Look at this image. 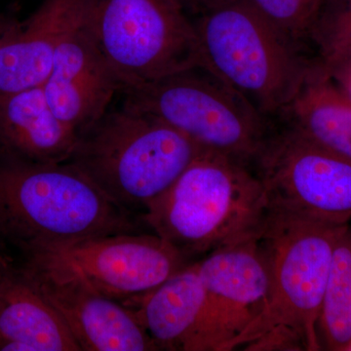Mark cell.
Masks as SVG:
<instances>
[{
    "instance_id": "1",
    "label": "cell",
    "mask_w": 351,
    "mask_h": 351,
    "mask_svg": "<svg viewBox=\"0 0 351 351\" xmlns=\"http://www.w3.org/2000/svg\"><path fill=\"white\" fill-rule=\"evenodd\" d=\"M348 226L269 207L258 235L269 270L267 301L232 350H322L321 306L335 246Z\"/></svg>"
},
{
    "instance_id": "2",
    "label": "cell",
    "mask_w": 351,
    "mask_h": 351,
    "mask_svg": "<svg viewBox=\"0 0 351 351\" xmlns=\"http://www.w3.org/2000/svg\"><path fill=\"white\" fill-rule=\"evenodd\" d=\"M142 219L115 205L75 166L0 161V255L141 232Z\"/></svg>"
},
{
    "instance_id": "3",
    "label": "cell",
    "mask_w": 351,
    "mask_h": 351,
    "mask_svg": "<svg viewBox=\"0 0 351 351\" xmlns=\"http://www.w3.org/2000/svg\"><path fill=\"white\" fill-rule=\"evenodd\" d=\"M269 211L262 181L251 166L203 151L142 221L186 262L257 237Z\"/></svg>"
},
{
    "instance_id": "4",
    "label": "cell",
    "mask_w": 351,
    "mask_h": 351,
    "mask_svg": "<svg viewBox=\"0 0 351 351\" xmlns=\"http://www.w3.org/2000/svg\"><path fill=\"white\" fill-rule=\"evenodd\" d=\"M203 151L162 120L122 105L77 136L68 162L115 205L142 219Z\"/></svg>"
},
{
    "instance_id": "5",
    "label": "cell",
    "mask_w": 351,
    "mask_h": 351,
    "mask_svg": "<svg viewBox=\"0 0 351 351\" xmlns=\"http://www.w3.org/2000/svg\"><path fill=\"white\" fill-rule=\"evenodd\" d=\"M191 23L202 66L269 119L294 101L316 62L249 0H221Z\"/></svg>"
},
{
    "instance_id": "6",
    "label": "cell",
    "mask_w": 351,
    "mask_h": 351,
    "mask_svg": "<svg viewBox=\"0 0 351 351\" xmlns=\"http://www.w3.org/2000/svg\"><path fill=\"white\" fill-rule=\"evenodd\" d=\"M123 106L147 113L193 142L255 167L274 124L202 64L122 92Z\"/></svg>"
},
{
    "instance_id": "7",
    "label": "cell",
    "mask_w": 351,
    "mask_h": 351,
    "mask_svg": "<svg viewBox=\"0 0 351 351\" xmlns=\"http://www.w3.org/2000/svg\"><path fill=\"white\" fill-rule=\"evenodd\" d=\"M82 17L121 92L203 64L193 23L172 0H82Z\"/></svg>"
},
{
    "instance_id": "8",
    "label": "cell",
    "mask_w": 351,
    "mask_h": 351,
    "mask_svg": "<svg viewBox=\"0 0 351 351\" xmlns=\"http://www.w3.org/2000/svg\"><path fill=\"white\" fill-rule=\"evenodd\" d=\"M12 260L71 279L124 306L189 265L154 232L94 237Z\"/></svg>"
},
{
    "instance_id": "9",
    "label": "cell",
    "mask_w": 351,
    "mask_h": 351,
    "mask_svg": "<svg viewBox=\"0 0 351 351\" xmlns=\"http://www.w3.org/2000/svg\"><path fill=\"white\" fill-rule=\"evenodd\" d=\"M269 207L337 226L351 223V162L283 125L255 164Z\"/></svg>"
},
{
    "instance_id": "10",
    "label": "cell",
    "mask_w": 351,
    "mask_h": 351,
    "mask_svg": "<svg viewBox=\"0 0 351 351\" xmlns=\"http://www.w3.org/2000/svg\"><path fill=\"white\" fill-rule=\"evenodd\" d=\"M258 235L196 262L205 304L189 351L232 350L235 339L262 313L269 270Z\"/></svg>"
},
{
    "instance_id": "11",
    "label": "cell",
    "mask_w": 351,
    "mask_h": 351,
    "mask_svg": "<svg viewBox=\"0 0 351 351\" xmlns=\"http://www.w3.org/2000/svg\"><path fill=\"white\" fill-rule=\"evenodd\" d=\"M43 90L54 114L77 136L110 110L113 97L121 91L83 23L82 11L58 46Z\"/></svg>"
},
{
    "instance_id": "12",
    "label": "cell",
    "mask_w": 351,
    "mask_h": 351,
    "mask_svg": "<svg viewBox=\"0 0 351 351\" xmlns=\"http://www.w3.org/2000/svg\"><path fill=\"white\" fill-rule=\"evenodd\" d=\"M14 262L56 309L80 350H158L129 307L97 294L71 279Z\"/></svg>"
},
{
    "instance_id": "13",
    "label": "cell",
    "mask_w": 351,
    "mask_h": 351,
    "mask_svg": "<svg viewBox=\"0 0 351 351\" xmlns=\"http://www.w3.org/2000/svg\"><path fill=\"white\" fill-rule=\"evenodd\" d=\"M82 5V0H43L27 22L0 40V95L43 86Z\"/></svg>"
},
{
    "instance_id": "14",
    "label": "cell",
    "mask_w": 351,
    "mask_h": 351,
    "mask_svg": "<svg viewBox=\"0 0 351 351\" xmlns=\"http://www.w3.org/2000/svg\"><path fill=\"white\" fill-rule=\"evenodd\" d=\"M0 350L82 351L36 284L3 255H0Z\"/></svg>"
},
{
    "instance_id": "15",
    "label": "cell",
    "mask_w": 351,
    "mask_h": 351,
    "mask_svg": "<svg viewBox=\"0 0 351 351\" xmlns=\"http://www.w3.org/2000/svg\"><path fill=\"white\" fill-rule=\"evenodd\" d=\"M77 140L51 110L43 87L0 95V161L66 162Z\"/></svg>"
},
{
    "instance_id": "16",
    "label": "cell",
    "mask_w": 351,
    "mask_h": 351,
    "mask_svg": "<svg viewBox=\"0 0 351 351\" xmlns=\"http://www.w3.org/2000/svg\"><path fill=\"white\" fill-rule=\"evenodd\" d=\"M205 304L197 263H191L149 293L126 304L158 350H191Z\"/></svg>"
},
{
    "instance_id": "17",
    "label": "cell",
    "mask_w": 351,
    "mask_h": 351,
    "mask_svg": "<svg viewBox=\"0 0 351 351\" xmlns=\"http://www.w3.org/2000/svg\"><path fill=\"white\" fill-rule=\"evenodd\" d=\"M278 117L283 125L351 162V101L318 62L294 101Z\"/></svg>"
},
{
    "instance_id": "18",
    "label": "cell",
    "mask_w": 351,
    "mask_h": 351,
    "mask_svg": "<svg viewBox=\"0 0 351 351\" xmlns=\"http://www.w3.org/2000/svg\"><path fill=\"white\" fill-rule=\"evenodd\" d=\"M318 332L322 350L346 351L351 343V223L339 237L321 306Z\"/></svg>"
},
{
    "instance_id": "19",
    "label": "cell",
    "mask_w": 351,
    "mask_h": 351,
    "mask_svg": "<svg viewBox=\"0 0 351 351\" xmlns=\"http://www.w3.org/2000/svg\"><path fill=\"white\" fill-rule=\"evenodd\" d=\"M326 0H249L300 49L311 48V36Z\"/></svg>"
},
{
    "instance_id": "20",
    "label": "cell",
    "mask_w": 351,
    "mask_h": 351,
    "mask_svg": "<svg viewBox=\"0 0 351 351\" xmlns=\"http://www.w3.org/2000/svg\"><path fill=\"white\" fill-rule=\"evenodd\" d=\"M350 46L351 0H326L311 36L314 56L326 63Z\"/></svg>"
},
{
    "instance_id": "21",
    "label": "cell",
    "mask_w": 351,
    "mask_h": 351,
    "mask_svg": "<svg viewBox=\"0 0 351 351\" xmlns=\"http://www.w3.org/2000/svg\"><path fill=\"white\" fill-rule=\"evenodd\" d=\"M318 64L339 91L351 101V46L326 63Z\"/></svg>"
},
{
    "instance_id": "22",
    "label": "cell",
    "mask_w": 351,
    "mask_h": 351,
    "mask_svg": "<svg viewBox=\"0 0 351 351\" xmlns=\"http://www.w3.org/2000/svg\"><path fill=\"white\" fill-rule=\"evenodd\" d=\"M172 1L189 20H193L196 16L204 12L208 8L221 0H172Z\"/></svg>"
},
{
    "instance_id": "23",
    "label": "cell",
    "mask_w": 351,
    "mask_h": 351,
    "mask_svg": "<svg viewBox=\"0 0 351 351\" xmlns=\"http://www.w3.org/2000/svg\"><path fill=\"white\" fill-rule=\"evenodd\" d=\"M18 21L13 19V18L7 17V16L0 15V40L8 34L9 32L12 31L14 27L18 25Z\"/></svg>"
},
{
    "instance_id": "24",
    "label": "cell",
    "mask_w": 351,
    "mask_h": 351,
    "mask_svg": "<svg viewBox=\"0 0 351 351\" xmlns=\"http://www.w3.org/2000/svg\"><path fill=\"white\" fill-rule=\"evenodd\" d=\"M346 351H351V343L350 345L348 346V348H346Z\"/></svg>"
}]
</instances>
